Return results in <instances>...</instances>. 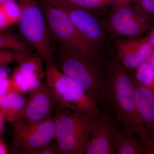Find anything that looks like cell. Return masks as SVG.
<instances>
[{"label":"cell","mask_w":154,"mask_h":154,"mask_svg":"<svg viewBox=\"0 0 154 154\" xmlns=\"http://www.w3.org/2000/svg\"><path fill=\"white\" fill-rule=\"evenodd\" d=\"M105 66L107 85L105 102L122 129L137 136L143 144L148 135L137 109L132 79L117 59L105 60Z\"/></svg>","instance_id":"6da1fadb"},{"label":"cell","mask_w":154,"mask_h":154,"mask_svg":"<svg viewBox=\"0 0 154 154\" xmlns=\"http://www.w3.org/2000/svg\"><path fill=\"white\" fill-rule=\"evenodd\" d=\"M57 45V66L79 83L98 107L102 106L107 85L105 63L78 50Z\"/></svg>","instance_id":"7a4b0ae2"},{"label":"cell","mask_w":154,"mask_h":154,"mask_svg":"<svg viewBox=\"0 0 154 154\" xmlns=\"http://www.w3.org/2000/svg\"><path fill=\"white\" fill-rule=\"evenodd\" d=\"M100 110L54 111V139L60 154H84Z\"/></svg>","instance_id":"3957f363"},{"label":"cell","mask_w":154,"mask_h":154,"mask_svg":"<svg viewBox=\"0 0 154 154\" xmlns=\"http://www.w3.org/2000/svg\"><path fill=\"white\" fill-rule=\"evenodd\" d=\"M54 58L45 61L44 78L56 105L55 110H97L100 107L79 83L61 71Z\"/></svg>","instance_id":"277c9868"},{"label":"cell","mask_w":154,"mask_h":154,"mask_svg":"<svg viewBox=\"0 0 154 154\" xmlns=\"http://www.w3.org/2000/svg\"><path fill=\"white\" fill-rule=\"evenodd\" d=\"M43 12L51 40L74 48L105 63L100 52L76 28L64 11L45 0H36Z\"/></svg>","instance_id":"5b68a950"},{"label":"cell","mask_w":154,"mask_h":154,"mask_svg":"<svg viewBox=\"0 0 154 154\" xmlns=\"http://www.w3.org/2000/svg\"><path fill=\"white\" fill-rule=\"evenodd\" d=\"M21 9L18 29L25 42L36 50L43 61L54 58L52 46L44 14L36 0H18Z\"/></svg>","instance_id":"8992f818"},{"label":"cell","mask_w":154,"mask_h":154,"mask_svg":"<svg viewBox=\"0 0 154 154\" xmlns=\"http://www.w3.org/2000/svg\"><path fill=\"white\" fill-rule=\"evenodd\" d=\"M153 18L144 14L134 5L113 6L103 21L109 35L135 38L147 32Z\"/></svg>","instance_id":"52a82bcc"},{"label":"cell","mask_w":154,"mask_h":154,"mask_svg":"<svg viewBox=\"0 0 154 154\" xmlns=\"http://www.w3.org/2000/svg\"><path fill=\"white\" fill-rule=\"evenodd\" d=\"M62 10L68 16L80 33L100 52L107 47L109 35L104 22L91 10L75 5L66 0H45Z\"/></svg>","instance_id":"ba28073f"},{"label":"cell","mask_w":154,"mask_h":154,"mask_svg":"<svg viewBox=\"0 0 154 154\" xmlns=\"http://www.w3.org/2000/svg\"><path fill=\"white\" fill-rule=\"evenodd\" d=\"M13 125V143L20 152L32 149L51 143L55 137L54 116L42 121L29 123L17 118Z\"/></svg>","instance_id":"9c48e42d"},{"label":"cell","mask_w":154,"mask_h":154,"mask_svg":"<svg viewBox=\"0 0 154 154\" xmlns=\"http://www.w3.org/2000/svg\"><path fill=\"white\" fill-rule=\"evenodd\" d=\"M117 121L113 114L101 109L84 154H114L113 143L121 129Z\"/></svg>","instance_id":"30bf717a"},{"label":"cell","mask_w":154,"mask_h":154,"mask_svg":"<svg viewBox=\"0 0 154 154\" xmlns=\"http://www.w3.org/2000/svg\"><path fill=\"white\" fill-rule=\"evenodd\" d=\"M114 45L116 59L130 74L147 61L154 51L146 37L119 39Z\"/></svg>","instance_id":"8fae6325"},{"label":"cell","mask_w":154,"mask_h":154,"mask_svg":"<svg viewBox=\"0 0 154 154\" xmlns=\"http://www.w3.org/2000/svg\"><path fill=\"white\" fill-rule=\"evenodd\" d=\"M55 102L44 82L30 92L24 108L17 119L35 123L52 116L53 111H55Z\"/></svg>","instance_id":"7c38bea8"},{"label":"cell","mask_w":154,"mask_h":154,"mask_svg":"<svg viewBox=\"0 0 154 154\" xmlns=\"http://www.w3.org/2000/svg\"><path fill=\"white\" fill-rule=\"evenodd\" d=\"M132 80L137 109L143 120L149 137L154 134V91Z\"/></svg>","instance_id":"4fadbf2b"},{"label":"cell","mask_w":154,"mask_h":154,"mask_svg":"<svg viewBox=\"0 0 154 154\" xmlns=\"http://www.w3.org/2000/svg\"><path fill=\"white\" fill-rule=\"evenodd\" d=\"M16 61L19 63L20 70L28 79L30 92L39 87L44 78L43 60L37 54H31L30 51L17 52Z\"/></svg>","instance_id":"5bb4252c"},{"label":"cell","mask_w":154,"mask_h":154,"mask_svg":"<svg viewBox=\"0 0 154 154\" xmlns=\"http://www.w3.org/2000/svg\"><path fill=\"white\" fill-rule=\"evenodd\" d=\"M23 94L11 91L0 97V113L5 121L12 123L18 117L27 101Z\"/></svg>","instance_id":"9a60e30c"},{"label":"cell","mask_w":154,"mask_h":154,"mask_svg":"<svg viewBox=\"0 0 154 154\" xmlns=\"http://www.w3.org/2000/svg\"><path fill=\"white\" fill-rule=\"evenodd\" d=\"M113 149L114 154H143L145 152L140 139L122 128L116 137Z\"/></svg>","instance_id":"2e32d148"},{"label":"cell","mask_w":154,"mask_h":154,"mask_svg":"<svg viewBox=\"0 0 154 154\" xmlns=\"http://www.w3.org/2000/svg\"><path fill=\"white\" fill-rule=\"evenodd\" d=\"M10 49L18 52L29 51L27 44L15 33L5 30L0 31V49Z\"/></svg>","instance_id":"e0dca14e"},{"label":"cell","mask_w":154,"mask_h":154,"mask_svg":"<svg viewBox=\"0 0 154 154\" xmlns=\"http://www.w3.org/2000/svg\"><path fill=\"white\" fill-rule=\"evenodd\" d=\"M128 74L136 82L154 91V69L148 61Z\"/></svg>","instance_id":"ac0fdd59"},{"label":"cell","mask_w":154,"mask_h":154,"mask_svg":"<svg viewBox=\"0 0 154 154\" xmlns=\"http://www.w3.org/2000/svg\"><path fill=\"white\" fill-rule=\"evenodd\" d=\"M0 9L9 26L18 22L21 14V9L19 4L15 1L7 2L0 5Z\"/></svg>","instance_id":"d6986e66"},{"label":"cell","mask_w":154,"mask_h":154,"mask_svg":"<svg viewBox=\"0 0 154 154\" xmlns=\"http://www.w3.org/2000/svg\"><path fill=\"white\" fill-rule=\"evenodd\" d=\"M11 79L15 91L23 94L30 93V85L28 79L20 70L19 67L14 70Z\"/></svg>","instance_id":"ffe728a7"},{"label":"cell","mask_w":154,"mask_h":154,"mask_svg":"<svg viewBox=\"0 0 154 154\" xmlns=\"http://www.w3.org/2000/svg\"><path fill=\"white\" fill-rule=\"evenodd\" d=\"M75 5L89 10H99L112 5L113 0H66Z\"/></svg>","instance_id":"44dd1931"},{"label":"cell","mask_w":154,"mask_h":154,"mask_svg":"<svg viewBox=\"0 0 154 154\" xmlns=\"http://www.w3.org/2000/svg\"><path fill=\"white\" fill-rule=\"evenodd\" d=\"M21 153L25 154H60L57 145L50 143L32 149L22 152Z\"/></svg>","instance_id":"7402d4cb"},{"label":"cell","mask_w":154,"mask_h":154,"mask_svg":"<svg viewBox=\"0 0 154 154\" xmlns=\"http://www.w3.org/2000/svg\"><path fill=\"white\" fill-rule=\"evenodd\" d=\"M134 5L144 14L154 18V0H136Z\"/></svg>","instance_id":"603a6c76"},{"label":"cell","mask_w":154,"mask_h":154,"mask_svg":"<svg viewBox=\"0 0 154 154\" xmlns=\"http://www.w3.org/2000/svg\"><path fill=\"white\" fill-rule=\"evenodd\" d=\"M17 54L14 50L0 49V66H5L16 61Z\"/></svg>","instance_id":"cb8c5ba5"},{"label":"cell","mask_w":154,"mask_h":154,"mask_svg":"<svg viewBox=\"0 0 154 154\" xmlns=\"http://www.w3.org/2000/svg\"><path fill=\"white\" fill-rule=\"evenodd\" d=\"M145 154H154V134L149 137L143 143Z\"/></svg>","instance_id":"d4e9b609"},{"label":"cell","mask_w":154,"mask_h":154,"mask_svg":"<svg viewBox=\"0 0 154 154\" xmlns=\"http://www.w3.org/2000/svg\"><path fill=\"white\" fill-rule=\"evenodd\" d=\"M147 32V34L146 37L147 38L154 49V22Z\"/></svg>","instance_id":"484cf974"},{"label":"cell","mask_w":154,"mask_h":154,"mask_svg":"<svg viewBox=\"0 0 154 154\" xmlns=\"http://www.w3.org/2000/svg\"><path fill=\"white\" fill-rule=\"evenodd\" d=\"M9 26L5 17L4 16L2 11L0 9V30H6V28Z\"/></svg>","instance_id":"4316f807"},{"label":"cell","mask_w":154,"mask_h":154,"mask_svg":"<svg viewBox=\"0 0 154 154\" xmlns=\"http://www.w3.org/2000/svg\"><path fill=\"white\" fill-rule=\"evenodd\" d=\"M9 77L7 69L5 66H0V85L3 80Z\"/></svg>","instance_id":"83f0119b"},{"label":"cell","mask_w":154,"mask_h":154,"mask_svg":"<svg viewBox=\"0 0 154 154\" xmlns=\"http://www.w3.org/2000/svg\"><path fill=\"white\" fill-rule=\"evenodd\" d=\"M136 0H113L112 5H130L132 2H135Z\"/></svg>","instance_id":"f1b7e54d"},{"label":"cell","mask_w":154,"mask_h":154,"mask_svg":"<svg viewBox=\"0 0 154 154\" xmlns=\"http://www.w3.org/2000/svg\"><path fill=\"white\" fill-rule=\"evenodd\" d=\"M8 151L7 147L2 140L0 136V154H8Z\"/></svg>","instance_id":"f546056e"},{"label":"cell","mask_w":154,"mask_h":154,"mask_svg":"<svg viewBox=\"0 0 154 154\" xmlns=\"http://www.w3.org/2000/svg\"><path fill=\"white\" fill-rule=\"evenodd\" d=\"M5 121V119L2 115L0 113V133L2 132L4 125V122Z\"/></svg>","instance_id":"4dcf8cb0"},{"label":"cell","mask_w":154,"mask_h":154,"mask_svg":"<svg viewBox=\"0 0 154 154\" xmlns=\"http://www.w3.org/2000/svg\"><path fill=\"white\" fill-rule=\"evenodd\" d=\"M148 61L151 65L152 66V67L154 69V51L152 53L151 56L150 57Z\"/></svg>","instance_id":"1f68e13d"},{"label":"cell","mask_w":154,"mask_h":154,"mask_svg":"<svg viewBox=\"0 0 154 154\" xmlns=\"http://www.w3.org/2000/svg\"><path fill=\"white\" fill-rule=\"evenodd\" d=\"M16 0H0V5L7 2H11V1H15Z\"/></svg>","instance_id":"d6a6232c"},{"label":"cell","mask_w":154,"mask_h":154,"mask_svg":"<svg viewBox=\"0 0 154 154\" xmlns=\"http://www.w3.org/2000/svg\"><path fill=\"white\" fill-rule=\"evenodd\" d=\"M2 30H0V31H2Z\"/></svg>","instance_id":"836d02e7"}]
</instances>
